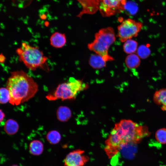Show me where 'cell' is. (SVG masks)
<instances>
[{
	"label": "cell",
	"instance_id": "6da1fadb",
	"mask_svg": "<svg viewBox=\"0 0 166 166\" xmlns=\"http://www.w3.org/2000/svg\"><path fill=\"white\" fill-rule=\"evenodd\" d=\"M151 133L145 125L130 120L123 119L116 124L105 141L104 150L109 159L117 155L125 145L137 144Z\"/></svg>",
	"mask_w": 166,
	"mask_h": 166
},
{
	"label": "cell",
	"instance_id": "277c9868",
	"mask_svg": "<svg viewBox=\"0 0 166 166\" xmlns=\"http://www.w3.org/2000/svg\"><path fill=\"white\" fill-rule=\"evenodd\" d=\"M114 31L111 27L100 30L95 35V39L88 45L89 49L101 56L106 61L113 58L108 54L109 49L115 40Z\"/></svg>",
	"mask_w": 166,
	"mask_h": 166
},
{
	"label": "cell",
	"instance_id": "4fadbf2b",
	"mask_svg": "<svg viewBox=\"0 0 166 166\" xmlns=\"http://www.w3.org/2000/svg\"><path fill=\"white\" fill-rule=\"evenodd\" d=\"M29 149L30 153L32 155L39 156L43 151V144L41 141L39 140H34L30 143Z\"/></svg>",
	"mask_w": 166,
	"mask_h": 166
},
{
	"label": "cell",
	"instance_id": "8992f818",
	"mask_svg": "<svg viewBox=\"0 0 166 166\" xmlns=\"http://www.w3.org/2000/svg\"><path fill=\"white\" fill-rule=\"evenodd\" d=\"M143 26L141 22L128 18L123 20L118 26V34L121 41L124 42L127 40L136 37Z\"/></svg>",
	"mask_w": 166,
	"mask_h": 166
},
{
	"label": "cell",
	"instance_id": "7402d4cb",
	"mask_svg": "<svg viewBox=\"0 0 166 166\" xmlns=\"http://www.w3.org/2000/svg\"><path fill=\"white\" fill-rule=\"evenodd\" d=\"M0 122H2L3 121V120L4 119V118H5V115L4 113L3 112V111L1 109H0Z\"/></svg>",
	"mask_w": 166,
	"mask_h": 166
},
{
	"label": "cell",
	"instance_id": "d6986e66",
	"mask_svg": "<svg viewBox=\"0 0 166 166\" xmlns=\"http://www.w3.org/2000/svg\"><path fill=\"white\" fill-rule=\"evenodd\" d=\"M155 138L160 144H166V128H163L157 131L155 134Z\"/></svg>",
	"mask_w": 166,
	"mask_h": 166
},
{
	"label": "cell",
	"instance_id": "30bf717a",
	"mask_svg": "<svg viewBox=\"0 0 166 166\" xmlns=\"http://www.w3.org/2000/svg\"><path fill=\"white\" fill-rule=\"evenodd\" d=\"M153 100L162 110L166 111V88L156 91L153 95Z\"/></svg>",
	"mask_w": 166,
	"mask_h": 166
},
{
	"label": "cell",
	"instance_id": "8fae6325",
	"mask_svg": "<svg viewBox=\"0 0 166 166\" xmlns=\"http://www.w3.org/2000/svg\"><path fill=\"white\" fill-rule=\"evenodd\" d=\"M56 115L57 119L59 121L66 122L71 117L72 112L69 107L66 106H61L57 109Z\"/></svg>",
	"mask_w": 166,
	"mask_h": 166
},
{
	"label": "cell",
	"instance_id": "52a82bcc",
	"mask_svg": "<svg viewBox=\"0 0 166 166\" xmlns=\"http://www.w3.org/2000/svg\"><path fill=\"white\" fill-rule=\"evenodd\" d=\"M127 0H100L99 9L104 16L109 17L123 12Z\"/></svg>",
	"mask_w": 166,
	"mask_h": 166
},
{
	"label": "cell",
	"instance_id": "603a6c76",
	"mask_svg": "<svg viewBox=\"0 0 166 166\" xmlns=\"http://www.w3.org/2000/svg\"><path fill=\"white\" fill-rule=\"evenodd\" d=\"M5 60V56L2 55L1 54L0 55V61L1 62H3Z\"/></svg>",
	"mask_w": 166,
	"mask_h": 166
},
{
	"label": "cell",
	"instance_id": "9c48e42d",
	"mask_svg": "<svg viewBox=\"0 0 166 166\" xmlns=\"http://www.w3.org/2000/svg\"><path fill=\"white\" fill-rule=\"evenodd\" d=\"M49 40L50 45L56 48H62L66 42L65 34L58 32H56L52 34Z\"/></svg>",
	"mask_w": 166,
	"mask_h": 166
},
{
	"label": "cell",
	"instance_id": "ffe728a7",
	"mask_svg": "<svg viewBox=\"0 0 166 166\" xmlns=\"http://www.w3.org/2000/svg\"><path fill=\"white\" fill-rule=\"evenodd\" d=\"M0 103L1 104H6L10 100V95L7 88L1 87L0 89Z\"/></svg>",
	"mask_w": 166,
	"mask_h": 166
},
{
	"label": "cell",
	"instance_id": "44dd1931",
	"mask_svg": "<svg viewBox=\"0 0 166 166\" xmlns=\"http://www.w3.org/2000/svg\"><path fill=\"white\" fill-rule=\"evenodd\" d=\"M33 0H11L14 5L20 8H24L28 6Z\"/></svg>",
	"mask_w": 166,
	"mask_h": 166
},
{
	"label": "cell",
	"instance_id": "5bb4252c",
	"mask_svg": "<svg viewBox=\"0 0 166 166\" xmlns=\"http://www.w3.org/2000/svg\"><path fill=\"white\" fill-rule=\"evenodd\" d=\"M19 128L18 124L16 121L13 119L7 120L4 124V130L5 132L10 135L17 133Z\"/></svg>",
	"mask_w": 166,
	"mask_h": 166
},
{
	"label": "cell",
	"instance_id": "3957f363",
	"mask_svg": "<svg viewBox=\"0 0 166 166\" xmlns=\"http://www.w3.org/2000/svg\"><path fill=\"white\" fill-rule=\"evenodd\" d=\"M16 52L19 60L31 70L43 68L48 59L38 48L30 45L25 42L22 43Z\"/></svg>",
	"mask_w": 166,
	"mask_h": 166
},
{
	"label": "cell",
	"instance_id": "e0dca14e",
	"mask_svg": "<svg viewBox=\"0 0 166 166\" xmlns=\"http://www.w3.org/2000/svg\"><path fill=\"white\" fill-rule=\"evenodd\" d=\"M46 138L50 144H58L60 141L61 139V136L58 131L52 130L47 133Z\"/></svg>",
	"mask_w": 166,
	"mask_h": 166
},
{
	"label": "cell",
	"instance_id": "ac0fdd59",
	"mask_svg": "<svg viewBox=\"0 0 166 166\" xmlns=\"http://www.w3.org/2000/svg\"><path fill=\"white\" fill-rule=\"evenodd\" d=\"M136 52L137 54L140 58L142 59L147 58L150 54V50L148 46L144 45L139 46Z\"/></svg>",
	"mask_w": 166,
	"mask_h": 166
},
{
	"label": "cell",
	"instance_id": "5b68a950",
	"mask_svg": "<svg viewBox=\"0 0 166 166\" xmlns=\"http://www.w3.org/2000/svg\"><path fill=\"white\" fill-rule=\"evenodd\" d=\"M88 87V85L82 81L70 77L68 81L59 84L53 93L48 94L46 97L51 101L74 100L79 93Z\"/></svg>",
	"mask_w": 166,
	"mask_h": 166
},
{
	"label": "cell",
	"instance_id": "7c38bea8",
	"mask_svg": "<svg viewBox=\"0 0 166 166\" xmlns=\"http://www.w3.org/2000/svg\"><path fill=\"white\" fill-rule=\"evenodd\" d=\"M106 62L101 56L97 54L92 55L89 61L90 65L95 69H100L105 67Z\"/></svg>",
	"mask_w": 166,
	"mask_h": 166
},
{
	"label": "cell",
	"instance_id": "9a60e30c",
	"mask_svg": "<svg viewBox=\"0 0 166 166\" xmlns=\"http://www.w3.org/2000/svg\"><path fill=\"white\" fill-rule=\"evenodd\" d=\"M125 63L128 68L135 69L140 65V58L137 54L135 53L128 54L126 58Z\"/></svg>",
	"mask_w": 166,
	"mask_h": 166
},
{
	"label": "cell",
	"instance_id": "2e32d148",
	"mask_svg": "<svg viewBox=\"0 0 166 166\" xmlns=\"http://www.w3.org/2000/svg\"><path fill=\"white\" fill-rule=\"evenodd\" d=\"M138 48L137 42L131 39L125 41L123 46L124 51L128 54L134 53L136 52Z\"/></svg>",
	"mask_w": 166,
	"mask_h": 166
},
{
	"label": "cell",
	"instance_id": "7a4b0ae2",
	"mask_svg": "<svg viewBox=\"0 0 166 166\" xmlns=\"http://www.w3.org/2000/svg\"><path fill=\"white\" fill-rule=\"evenodd\" d=\"M6 87L10 95L9 103L18 105L33 97L38 90V85L33 79L23 70L10 72Z\"/></svg>",
	"mask_w": 166,
	"mask_h": 166
},
{
	"label": "cell",
	"instance_id": "cb8c5ba5",
	"mask_svg": "<svg viewBox=\"0 0 166 166\" xmlns=\"http://www.w3.org/2000/svg\"><path fill=\"white\" fill-rule=\"evenodd\" d=\"M11 166H19L17 165H16V164H14V165H11Z\"/></svg>",
	"mask_w": 166,
	"mask_h": 166
},
{
	"label": "cell",
	"instance_id": "ba28073f",
	"mask_svg": "<svg viewBox=\"0 0 166 166\" xmlns=\"http://www.w3.org/2000/svg\"><path fill=\"white\" fill-rule=\"evenodd\" d=\"M89 160L84 150L77 149L68 153L64 161L65 166H84Z\"/></svg>",
	"mask_w": 166,
	"mask_h": 166
}]
</instances>
